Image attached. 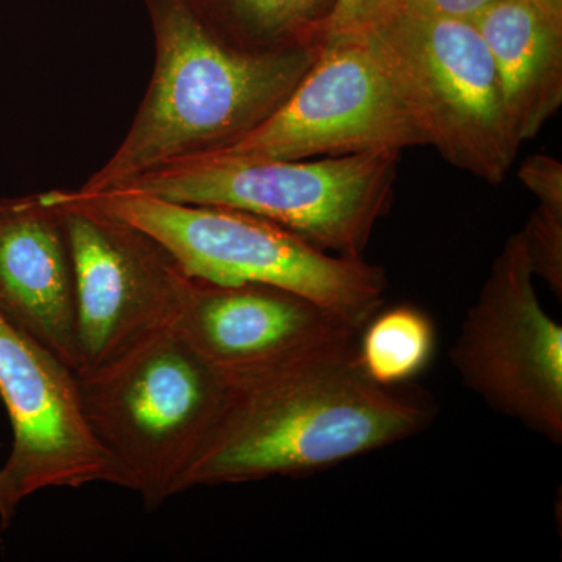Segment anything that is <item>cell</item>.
<instances>
[{"label":"cell","instance_id":"6da1fadb","mask_svg":"<svg viewBox=\"0 0 562 562\" xmlns=\"http://www.w3.org/2000/svg\"><path fill=\"white\" fill-rule=\"evenodd\" d=\"M436 413L430 392L369 379L346 339L227 384L181 492L324 471L419 435Z\"/></svg>","mask_w":562,"mask_h":562},{"label":"cell","instance_id":"7a4b0ae2","mask_svg":"<svg viewBox=\"0 0 562 562\" xmlns=\"http://www.w3.org/2000/svg\"><path fill=\"white\" fill-rule=\"evenodd\" d=\"M157 60L131 131L83 192L117 190L166 166L232 146L269 120L319 44L249 50L222 38L194 0H157Z\"/></svg>","mask_w":562,"mask_h":562},{"label":"cell","instance_id":"3957f363","mask_svg":"<svg viewBox=\"0 0 562 562\" xmlns=\"http://www.w3.org/2000/svg\"><path fill=\"white\" fill-rule=\"evenodd\" d=\"M76 375L85 419L109 457L114 484L136 492L149 512L181 494L224 402L221 376L173 325Z\"/></svg>","mask_w":562,"mask_h":562},{"label":"cell","instance_id":"277c9868","mask_svg":"<svg viewBox=\"0 0 562 562\" xmlns=\"http://www.w3.org/2000/svg\"><path fill=\"white\" fill-rule=\"evenodd\" d=\"M74 192L94 209L149 233L192 279L290 291L358 333L383 306L387 277L382 266L317 249L265 217L128 190Z\"/></svg>","mask_w":562,"mask_h":562},{"label":"cell","instance_id":"5b68a950","mask_svg":"<svg viewBox=\"0 0 562 562\" xmlns=\"http://www.w3.org/2000/svg\"><path fill=\"white\" fill-rule=\"evenodd\" d=\"M398 160L397 150L322 160L202 157L146 173L117 190L246 211L328 254L364 258L376 222L391 209Z\"/></svg>","mask_w":562,"mask_h":562},{"label":"cell","instance_id":"8992f818","mask_svg":"<svg viewBox=\"0 0 562 562\" xmlns=\"http://www.w3.org/2000/svg\"><path fill=\"white\" fill-rule=\"evenodd\" d=\"M362 33L427 144L454 168L501 183L520 144L475 22L391 9Z\"/></svg>","mask_w":562,"mask_h":562},{"label":"cell","instance_id":"52a82bcc","mask_svg":"<svg viewBox=\"0 0 562 562\" xmlns=\"http://www.w3.org/2000/svg\"><path fill=\"white\" fill-rule=\"evenodd\" d=\"M427 146L364 33L322 38L312 68L249 135L205 157L312 160ZM202 158V157H201Z\"/></svg>","mask_w":562,"mask_h":562},{"label":"cell","instance_id":"ba28073f","mask_svg":"<svg viewBox=\"0 0 562 562\" xmlns=\"http://www.w3.org/2000/svg\"><path fill=\"white\" fill-rule=\"evenodd\" d=\"M450 361L492 409L561 446L562 327L539 302L522 231L492 262Z\"/></svg>","mask_w":562,"mask_h":562},{"label":"cell","instance_id":"9c48e42d","mask_svg":"<svg viewBox=\"0 0 562 562\" xmlns=\"http://www.w3.org/2000/svg\"><path fill=\"white\" fill-rule=\"evenodd\" d=\"M50 195L72 255L77 372L88 371L173 325L192 277L149 233L94 209L74 191Z\"/></svg>","mask_w":562,"mask_h":562},{"label":"cell","instance_id":"30bf717a","mask_svg":"<svg viewBox=\"0 0 562 562\" xmlns=\"http://www.w3.org/2000/svg\"><path fill=\"white\" fill-rule=\"evenodd\" d=\"M0 397L13 443L0 469V527L36 492L114 484L113 468L85 419L79 383L46 347L0 312Z\"/></svg>","mask_w":562,"mask_h":562},{"label":"cell","instance_id":"8fae6325","mask_svg":"<svg viewBox=\"0 0 562 562\" xmlns=\"http://www.w3.org/2000/svg\"><path fill=\"white\" fill-rule=\"evenodd\" d=\"M173 328L225 384L358 336L335 314L290 291L199 279L191 280Z\"/></svg>","mask_w":562,"mask_h":562},{"label":"cell","instance_id":"7c38bea8","mask_svg":"<svg viewBox=\"0 0 562 562\" xmlns=\"http://www.w3.org/2000/svg\"><path fill=\"white\" fill-rule=\"evenodd\" d=\"M0 312L77 372L72 255L50 191L0 201Z\"/></svg>","mask_w":562,"mask_h":562},{"label":"cell","instance_id":"4fadbf2b","mask_svg":"<svg viewBox=\"0 0 562 562\" xmlns=\"http://www.w3.org/2000/svg\"><path fill=\"white\" fill-rule=\"evenodd\" d=\"M494 61L503 106L522 146L562 103V27L531 0H498L475 21Z\"/></svg>","mask_w":562,"mask_h":562},{"label":"cell","instance_id":"5bb4252c","mask_svg":"<svg viewBox=\"0 0 562 562\" xmlns=\"http://www.w3.org/2000/svg\"><path fill=\"white\" fill-rule=\"evenodd\" d=\"M222 38L249 50L314 46L324 38L336 0H214Z\"/></svg>","mask_w":562,"mask_h":562},{"label":"cell","instance_id":"9a60e30c","mask_svg":"<svg viewBox=\"0 0 562 562\" xmlns=\"http://www.w3.org/2000/svg\"><path fill=\"white\" fill-rule=\"evenodd\" d=\"M436 349V328L427 313L402 303L380 308L357 336L362 371L383 386L412 383L428 368Z\"/></svg>","mask_w":562,"mask_h":562},{"label":"cell","instance_id":"2e32d148","mask_svg":"<svg viewBox=\"0 0 562 562\" xmlns=\"http://www.w3.org/2000/svg\"><path fill=\"white\" fill-rule=\"evenodd\" d=\"M519 177L539 201L522 231L532 272L561 299L562 162L550 155H535L524 162Z\"/></svg>","mask_w":562,"mask_h":562},{"label":"cell","instance_id":"e0dca14e","mask_svg":"<svg viewBox=\"0 0 562 562\" xmlns=\"http://www.w3.org/2000/svg\"><path fill=\"white\" fill-rule=\"evenodd\" d=\"M392 2L394 0H336L325 25L324 38L366 31L392 9Z\"/></svg>","mask_w":562,"mask_h":562},{"label":"cell","instance_id":"ac0fdd59","mask_svg":"<svg viewBox=\"0 0 562 562\" xmlns=\"http://www.w3.org/2000/svg\"><path fill=\"white\" fill-rule=\"evenodd\" d=\"M498 0H394L392 9L412 11L424 16L475 21Z\"/></svg>","mask_w":562,"mask_h":562},{"label":"cell","instance_id":"d6986e66","mask_svg":"<svg viewBox=\"0 0 562 562\" xmlns=\"http://www.w3.org/2000/svg\"><path fill=\"white\" fill-rule=\"evenodd\" d=\"M558 27H562V0H531Z\"/></svg>","mask_w":562,"mask_h":562}]
</instances>
